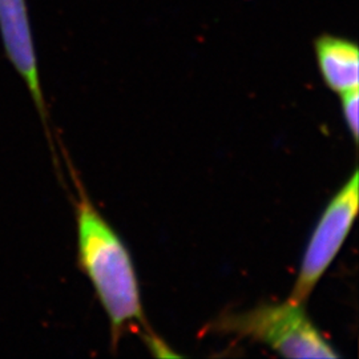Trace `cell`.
<instances>
[{
    "instance_id": "obj_1",
    "label": "cell",
    "mask_w": 359,
    "mask_h": 359,
    "mask_svg": "<svg viewBox=\"0 0 359 359\" xmlns=\"http://www.w3.org/2000/svg\"><path fill=\"white\" fill-rule=\"evenodd\" d=\"M76 229L79 266L90 278L111 323L117 344L132 322L145 323L140 286L127 246L90 203L77 176Z\"/></svg>"
},
{
    "instance_id": "obj_2",
    "label": "cell",
    "mask_w": 359,
    "mask_h": 359,
    "mask_svg": "<svg viewBox=\"0 0 359 359\" xmlns=\"http://www.w3.org/2000/svg\"><path fill=\"white\" fill-rule=\"evenodd\" d=\"M215 329L250 338L286 358H338L333 346L309 320L304 305L289 299L222 317Z\"/></svg>"
},
{
    "instance_id": "obj_3",
    "label": "cell",
    "mask_w": 359,
    "mask_h": 359,
    "mask_svg": "<svg viewBox=\"0 0 359 359\" xmlns=\"http://www.w3.org/2000/svg\"><path fill=\"white\" fill-rule=\"evenodd\" d=\"M358 203L359 172L355 169L353 176L332 198L311 234L294 287L289 295L290 302L305 305L351 231L358 213Z\"/></svg>"
},
{
    "instance_id": "obj_4",
    "label": "cell",
    "mask_w": 359,
    "mask_h": 359,
    "mask_svg": "<svg viewBox=\"0 0 359 359\" xmlns=\"http://www.w3.org/2000/svg\"><path fill=\"white\" fill-rule=\"evenodd\" d=\"M0 38L10 63L23 79L44 129L51 137L26 0H0Z\"/></svg>"
},
{
    "instance_id": "obj_5",
    "label": "cell",
    "mask_w": 359,
    "mask_h": 359,
    "mask_svg": "<svg viewBox=\"0 0 359 359\" xmlns=\"http://www.w3.org/2000/svg\"><path fill=\"white\" fill-rule=\"evenodd\" d=\"M316 53L322 77L330 90L342 95L358 88L359 52L355 43L325 35L316 41Z\"/></svg>"
},
{
    "instance_id": "obj_6",
    "label": "cell",
    "mask_w": 359,
    "mask_h": 359,
    "mask_svg": "<svg viewBox=\"0 0 359 359\" xmlns=\"http://www.w3.org/2000/svg\"><path fill=\"white\" fill-rule=\"evenodd\" d=\"M342 96V109H344V116L346 120L348 130L354 139L355 144L358 142V105H359V92L357 90H347Z\"/></svg>"
}]
</instances>
